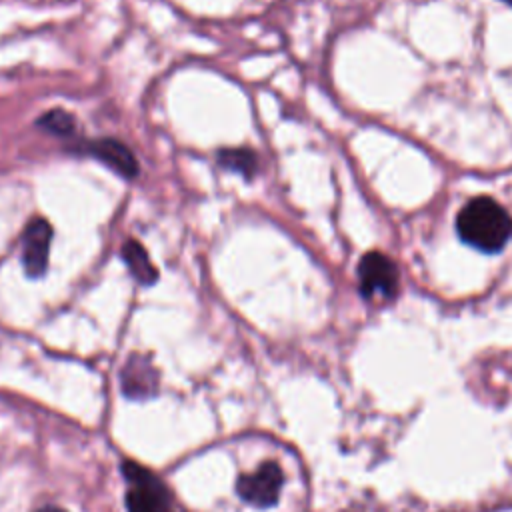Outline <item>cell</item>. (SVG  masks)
<instances>
[{
    "label": "cell",
    "instance_id": "cell-1",
    "mask_svg": "<svg viewBox=\"0 0 512 512\" xmlns=\"http://www.w3.org/2000/svg\"><path fill=\"white\" fill-rule=\"evenodd\" d=\"M456 230L460 238L486 254L498 252L512 236L510 214L492 198H472L456 216Z\"/></svg>",
    "mask_w": 512,
    "mask_h": 512
},
{
    "label": "cell",
    "instance_id": "cell-2",
    "mask_svg": "<svg viewBox=\"0 0 512 512\" xmlns=\"http://www.w3.org/2000/svg\"><path fill=\"white\" fill-rule=\"evenodd\" d=\"M120 474L126 480V512H174V498L166 482L134 460H122Z\"/></svg>",
    "mask_w": 512,
    "mask_h": 512
},
{
    "label": "cell",
    "instance_id": "cell-3",
    "mask_svg": "<svg viewBox=\"0 0 512 512\" xmlns=\"http://www.w3.org/2000/svg\"><path fill=\"white\" fill-rule=\"evenodd\" d=\"M282 486H284V472L280 464L274 460H266L254 472L240 474L234 488L238 498L244 504L256 510H268L278 504Z\"/></svg>",
    "mask_w": 512,
    "mask_h": 512
},
{
    "label": "cell",
    "instance_id": "cell-4",
    "mask_svg": "<svg viewBox=\"0 0 512 512\" xmlns=\"http://www.w3.org/2000/svg\"><path fill=\"white\" fill-rule=\"evenodd\" d=\"M358 282L364 298H394L398 292L396 264L380 252H368L358 262Z\"/></svg>",
    "mask_w": 512,
    "mask_h": 512
},
{
    "label": "cell",
    "instance_id": "cell-5",
    "mask_svg": "<svg viewBox=\"0 0 512 512\" xmlns=\"http://www.w3.org/2000/svg\"><path fill=\"white\" fill-rule=\"evenodd\" d=\"M120 392L128 400H152L160 392V372L148 354H132L120 370Z\"/></svg>",
    "mask_w": 512,
    "mask_h": 512
},
{
    "label": "cell",
    "instance_id": "cell-6",
    "mask_svg": "<svg viewBox=\"0 0 512 512\" xmlns=\"http://www.w3.org/2000/svg\"><path fill=\"white\" fill-rule=\"evenodd\" d=\"M52 242V226L44 218H32L22 232V266L28 278L44 276Z\"/></svg>",
    "mask_w": 512,
    "mask_h": 512
},
{
    "label": "cell",
    "instance_id": "cell-7",
    "mask_svg": "<svg viewBox=\"0 0 512 512\" xmlns=\"http://www.w3.org/2000/svg\"><path fill=\"white\" fill-rule=\"evenodd\" d=\"M76 152H82L86 156H92L104 162L108 168H112L116 174L124 178L138 176V160L132 154V150L120 140H114V138L88 140L76 146Z\"/></svg>",
    "mask_w": 512,
    "mask_h": 512
},
{
    "label": "cell",
    "instance_id": "cell-8",
    "mask_svg": "<svg viewBox=\"0 0 512 512\" xmlns=\"http://www.w3.org/2000/svg\"><path fill=\"white\" fill-rule=\"evenodd\" d=\"M122 260L128 266L132 278L142 284V286H152L158 280V270L154 268L148 252L144 250V246L136 240H128L122 246Z\"/></svg>",
    "mask_w": 512,
    "mask_h": 512
},
{
    "label": "cell",
    "instance_id": "cell-9",
    "mask_svg": "<svg viewBox=\"0 0 512 512\" xmlns=\"http://www.w3.org/2000/svg\"><path fill=\"white\" fill-rule=\"evenodd\" d=\"M218 164L226 170H232L248 180H252L258 172V158L248 148H222L218 154Z\"/></svg>",
    "mask_w": 512,
    "mask_h": 512
},
{
    "label": "cell",
    "instance_id": "cell-10",
    "mask_svg": "<svg viewBox=\"0 0 512 512\" xmlns=\"http://www.w3.org/2000/svg\"><path fill=\"white\" fill-rule=\"evenodd\" d=\"M36 124L42 128V130H46V132H50V134H54V136H72L74 134V130H76V122H74V116L72 114H68L66 110H62V108H52V110H48L46 114H42L38 120H36Z\"/></svg>",
    "mask_w": 512,
    "mask_h": 512
},
{
    "label": "cell",
    "instance_id": "cell-11",
    "mask_svg": "<svg viewBox=\"0 0 512 512\" xmlns=\"http://www.w3.org/2000/svg\"><path fill=\"white\" fill-rule=\"evenodd\" d=\"M34 512H68V510L62 508V506H56V504H46V506H40V508L34 510Z\"/></svg>",
    "mask_w": 512,
    "mask_h": 512
},
{
    "label": "cell",
    "instance_id": "cell-12",
    "mask_svg": "<svg viewBox=\"0 0 512 512\" xmlns=\"http://www.w3.org/2000/svg\"><path fill=\"white\" fill-rule=\"evenodd\" d=\"M504 4H508V6H512V0H502Z\"/></svg>",
    "mask_w": 512,
    "mask_h": 512
}]
</instances>
